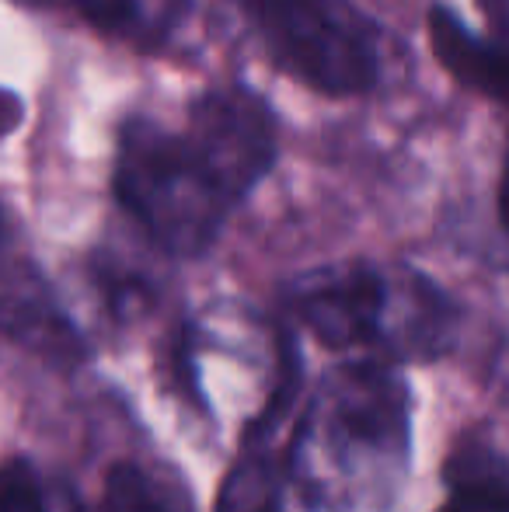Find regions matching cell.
<instances>
[{
	"mask_svg": "<svg viewBox=\"0 0 509 512\" xmlns=\"http://www.w3.org/2000/svg\"><path fill=\"white\" fill-rule=\"evenodd\" d=\"M447 499L436 512H509V467L506 453L489 429L461 436L443 464Z\"/></svg>",
	"mask_w": 509,
	"mask_h": 512,
	"instance_id": "obj_8",
	"label": "cell"
},
{
	"mask_svg": "<svg viewBox=\"0 0 509 512\" xmlns=\"http://www.w3.org/2000/svg\"><path fill=\"white\" fill-rule=\"evenodd\" d=\"M21 122V98L0 88V136H7Z\"/></svg>",
	"mask_w": 509,
	"mask_h": 512,
	"instance_id": "obj_12",
	"label": "cell"
},
{
	"mask_svg": "<svg viewBox=\"0 0 509 512\" xmlns=\"http://www.w3.org/2000/svg\"><path fill=\"white\" fill-rule=\"evenodd\" d=\"M279 157V122L245 84L203 91L182 126L126 115L116 136L112 192L168 258H203Z\"/></svg>",
	"mask_w": 509,
	"mask_h": 512,
	"instance_id": "obj_1",
	"label": "cell"
},
{
	"mask_svg": "<svg viewBox=\"0 0 509 512\" xmlns=\"http://www.w3.org/2000/svg\"><path fill=\"white\" fill-rule=\"evenodd\" d=\"M0 512H81L63 488L49 485L28 457L0 464Z\"/></svg>",
	"mask_w": 509,
	"mask_h": 512,
	"instance_id": "obj_10",
	"label": "cell"
},
{
	"mask_svg": "<svg viewBox=\"0 0 509 512\" xmlns=\"http://www.w3.org/2000/svg\"><path fill=\"white\" fill-rule=\"evenodd\" d=\"M290 317L325 349H370L391 363H426L454 349L461 310L412 265L335 262L286 286Z\"/></svg>",
	"mask_w": 509,
	"mask_h": 512,
	"instance_id": "obj_3",
	"label": "cell"
},
{
	"mask_svg": "<svg viewBox=\"0 0 509 512\" xmlns=\"http://www.w3.org/2000/svg\"><path fill=\"white\" fill-rule=\"evenodd\" d=\"M429 42L436 60L450 77L478 95L503 102L506 95V53L499 42H489L482 32L468 25L454 7H429Z\"/></svg>",
	"mask_w": 509,
	"mask_h": 512,
	"instance_id": "obj_7",
	"label": "cell"
},
{
	"mask_svg": "<svg viewBox=\"0 0 509 512\" xmlns=\"http://www.w3.org/2000/svg\"><path fill=\"white\" fill-rule=\"evenodd\" d=\"M300 411V352L293 338H283L279 373L265 408L248 425L245 446L227 471L213 512H286V443Z\"/></svg>",
	"mask_w": 509,
	"mask_h": 512,
	"instance_id": "obj_5",
	"label": "cell"
},
{
	"mask_svg": "<svg viewBox=\"0 0 509 512\" xmlns=\"http://www.w3.org/2000/svg\"><path fill=\"white\" fill-rule=\"evenodd\" d=\"M25 4L67 11L88 28L140 53L168 46L192 11V0H25Z\"/></svg>",
	"mask_w": 509,
	"mask_h": 512,
	"instance_id": "obj_6",
	"label": "cell"
},
{
	"mask_svg": "<svg viewBox=\"0 0 509 512\" xmlns=\"http://www.w3.org/2000/svg\"><path fill=\"white\" fill-rule=\"evenodd\" d=\"M412 453V398L381 359L342 363L297 411L286 488L304 512H370L394 499Z\"/></svg>",
	"mask_w": 509,
	"mask_h": 512,
	"instance_id": "obj_2",
	"label": "cell"
},
{
	"mask_svg": "<svg viewBox=\"0 0 509 512\" xmlns=\"http://www.w3.org/2000/svg\"><path fill=\"white\" fill-rule=\"evenodd\" d=\"M25 272H32L28 262L14 258V230H11V216L0 206V290H7L11 283H18Z\"/></svg>",
	"mask_w": 509,
	"mask_h": 512,
	"instance_id": "obj_11",
	"label": "cell"
},
{
	"mask_svg": "<svg viewBox=\"0 0 509 512\" xmlns=\"http://www.w3.org/2000/svg\"><path fill=\"white\" fill-rule=\"evenodd\" d=\"M98 512H189L175 499V488L157 481L143 464L123 460L109 471Z\"/></svg>",
	"mask_w": 509,
	"mask_h": 512,
	"instance_id": "obj_9",
	"label": "cell"
},
{
	"mask_svg": "<svg viewBox=\"0 0 509 512\" xmlns=\"http://www.w3.org/2000/svg\"><path fill=\"white\" fill-rule=\"evenodd\" d=\"M262 53L321 98H363L384 77V28L353 0H238Z\"/></svg>",
	"mask_w": 509,
	"mask_h": 512,
	"instance_id": "obj_4",
	"label": "cell"
}]
</instances>
